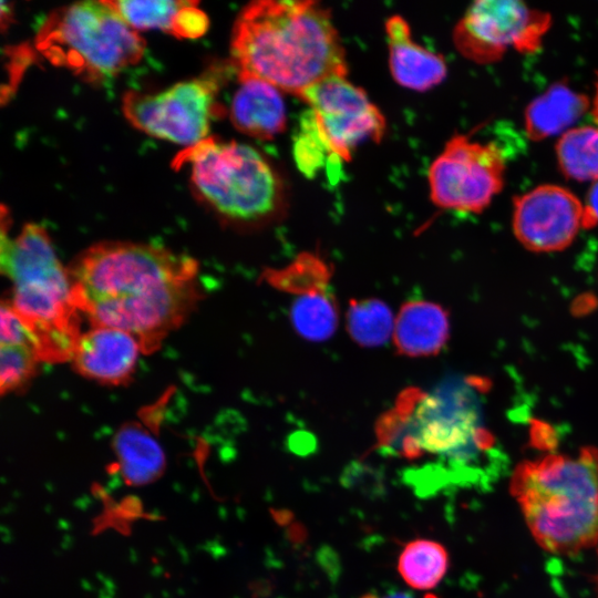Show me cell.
<instances>
[{"label":"cell","instance_id":"obj_28","mask_svg":"<svg viewBox=\"0 0 598 598\" xmlns=\"http://www.w3.org/2000/svg\"><path fill=\"white\" fill-rule=\"evenodd\" d=\"M598 225V181L594 182L584 202V228L590 229Z\"/></svg>","mask_w":598,"mask_h":598},{"label":"cell","instance_id":"obj_30","mask_svg":"<svg viewBox=\"0 0 598 598\" xmlns=\"http://www.w3.org/2000/svg\"><path fill=\"white\" fill-rule=\"evenodd\" d=\"M362 598H412L409 594L406 592H392V594H388L385 596H382V597H379L377 595H371V594H368V595H364Z\"/></svg>","mask_w":598,"mask_h":598},{"label":"cell","instance_id":"obj_9","mask_svg":"<svg viewBox=\"0 0 598 598\" xmlns=\"http://www.w3.org/2000/svg\"><path fill=\"white\" fill-rule=\"evenodd\" d=\"M551 25L550 13L518 0H477L453 30L456 50L478 64L494 63L512 50L534 53Z\"/></svg>","mask_w":598,"mask_h":598},{"label":"cell","instance_id":"obj_6","mask_svg":"<svg viewBox=\"0 0 598 598\" xmlns=\"http://www.w3.org/2000/svg\"><path fill=\"white\" fill-rule=\"evenodd\" d=\"M35 47L52 64L101 81L136 64L145 42L109 1H83L52 11Z\"/></svg>","mask_w":598,"mask_h":598},{"label":"cell","instance_id":"obj_27","mask_svg":"<svg viewBox=\"0 0 598 598\" xmlns=\"http://www.w3.org/2000/svg\"><path fill=\"white\" fill-rule=\"evenodd\" d=\"M1 334L0 346H29L33 347L31 337L23 322L14 311L11 302L1 303ZM35 351V350H34Z\"/></svg>","mask_w":598,"mask_h":598},{"label":"cell","instance_id":"obj_31","mask_svg":"<svg viewBox=\"0 0 598 598\" xmlns=\"http://www.w3.org/2000/svg\"><path fill=\"white\" fill-rule=\"evenodd\" d=\"M424 598H436V597L433 595H426Z\"/></svg>","mask_w":598,"mask_h":598},{"label":"cell","instance_id":"obj_25","mask_svg":"<svg viewBox=\"0 0 598 598\" xmlns=\"http://www.w3.org/2000/svg\"><path fill=\"white\" fill-rule=\"evenodd\" d=\"M39 360L29 346H0V389L9 392L23 384L34 372Z\"/></svg>","mask_w":598,"mask_h":598},{"label":"cell","instance_id":"obj_7","mask_svg":"<svg viewBox=\"0 0 598 598\" xmlns=\"http://www.w3.org/2000/svg\"><path fill=\"white\" fill-rule=\"evenodd\" d=\"M188 164L197 192L218 213L237 221L260 223L276 217L283 188L270 164L254 147L207 137L186 147L175 159Z\"/></svg>","mask_w":598,"mask_h":598},{"label":"cell","instance_id":"obj_29","mask_svg":"<svg viewBox=\"0 0 598 598\" xmlns=\"http://www.w3.org/2000/svg\"><path fill=\"white\" fill-rule=\"evenodd\" d=\"M591 113L596 122V126H598V72H597V78L595 82V94H594V99L591 103Z\"/></svg>","mask_w":598,"mask_h":598},{"label":"cell","instance_id":"obj_2","mask_svg":"<svg viewBox=\"0 0 598 598\" xmlns=\"http://www.w3.org/2000/svg\"><path fill=\"white\" fill-rule=\"evenodd\" d=\"M230 53L238 76L260 79L298 97L348 72L329 10L311 0L248 3L234 23Z\"/></svg>","mask_w":598,"mask_h":598},{"label":"cell","instance_id":"obj_26","mask_svg":"<svg viewBox=\"0 0 598 598\" xmlns=\"http://www.w3.org/2000/svg\"><path fill=\"white\" fill-rule=\"evenodd\" d=\"M324 154L332 158L317 133L310 112L302 120L299 136L295 144L296 161L303 173L313 175L322 166Z\"/></svg>","mask_w":598,"mask_h":598},{"label":"cell","instance_id":"obj_1","mask_svg":"<svg viewBox=\"0 0 598 598\" xmlns=\"http://www.w3.org/2000/svg\"><path fill=\"white\" fill-rule=\"evenodd\" d=\"M196 270L194 259L164 248L105 241L82 252L70 278L94 327L131 333L150 351L194 306Z\"/></svg>","mask_w":598,"mask_h":598},{"label":"cell","instance_id":"obj_24","mask_svg":"<svg viewBox=\"0 0 598 598\" xmlns=\"http://www.w3.org/2000/svg\"><path fill=\"white\" fill-rule=\"evenodd\" d=\"M346 318L347 330L359 346L379 347L393 336L395 319L389 306L379 299L351 300Z\"/></svg>","mask_w":598,"mask_h":598},{"label":"cell","instance_id":"obj_16","mask_svg":"<svg viewBox=\"0 0 598 598\" xmlns=\"http://www.w3.org/2000/svg\"><path fill=\"white\" fill-rule=\"evenodd\" d=\"M135 31L159 30L182 39H196L208 29V18L195 1H109Z\"/></svg>","mask_w":598,"mask_h":598},{"label":"cell","instance_id":"obj_19","mask_svg":"<svg viewBox=\"0 0 598 598\" xmlns=\"http://www.w3.org/2000/svg\"><path fill=\"white\" fill-rule=\"evenodd\" d=\"M558 167L568 179L598 181V126H574L555 146Z\"/></svg>","mask_w":598,"mask_h":598},{"label":"cell","instance_id":"obj_20","mask_svg":"<svg viewBox=\"0 0 598 598\" xmlns=\"http://www.w3.org/2000/svg\"><path fill=\"white\" fill-rule=\"evenodd\" d=\"M448 568L446 549L437 542H410L399 557L398 569L404 581L420 590L434 588Z\"/></svg>","mask_w":598,"mask_h":598},{"label":"cell","instance_id":"obj_11","mask_svg":"<svg viewBox=\"0 0 598 598\" xmlns=\"http://www.w3.org/2000/svg\"><path fill=\"white\" fill-rule=\"evenodd\" d=\"M310 106L317 133L330 156L349 162L363 142H380L385 118L361 87L347 75L327 78L300 97Z\"/></svg>","mask_w":598,"mask_h":598},{"label":"cell","instance_id":"obj_8","mask_svg":"<svg viewBox=\"0 0 598 598\" xmlns=\"http://www.w3.org/2000/svg\"><path fill=\"white\" fill-rule=\"evenodd\" d=\"M505 173L506 158L496 143L455 134L429 167L430 197L441 208L478 214L503 189Z\"/></svg>","mask_w":598,"mask_h":598},{"label":"cell","instance_id":"obj_12","mask_svg":"<svg viewBox=\"0 0 598 598\" xmlns=\"http://www.w3.org/2000/svg\"><path fill=\"white\" fill-rule=\"evenodd\" d=\"M513 231L528 250L567 248L584 228V203L568 188L543 184L513 198Z\"/></svg>","mask_w":598,"mask_h":598},{"label":"cell","instance_id":"obj_13","mask_svg":"<svg viewBox=\"0 0 598 598\" xmlns=\"http://www.w3.org/2000/svg\"><path fill=\"white\" fill-rule=\"evenodd\" d=\"M140 348V341L131 333L93 327L80 336L72 360L76 370L86 378L118 383L133 372Z\"/></svg>","mask_w":598,"mask_h":598},{"label":"cell","instance_id":"obj_14","mask_svg":"<svg viewBox=\"0 0 598 598\" xmlns=\"http://www.w3.org/2000/svg\"><path fill=\"white\" fill-rule=\"evenodd\" d=\"M385 34L390 72L401 86L426 91L446 78L447 65L444 56L414 42L404 18L398 14L388 18Z\"/></svg>","mask_w":598,"mask_h":598},{"label":"cell","instance_id":"obj_3","mask_svg":"<svg viewBox=\"0 0 598 598\" xmlns=\"http://www.w3.org/2000/svg\"><path fill=\"white\" fill-rule=\"evenodd\" d=\"M480 379L444 384L432 393L416 388L402 391L394 405L375 424L378 447L390 455L439 463L408 475L419 488L471 478L468 470L487 454L495 441L485 429L476 398Z\"/></svg>","mask_w":598,"mask_h":598},{"label":"cell","instance_id":"obj_21","mask_svg":"<svg viewBox=\"0 0 598 598\" xmlns=\"http://www.w3.org/2000/svg\"><path fill=\"white\" fill-rule=\"evenodd\" d=\"M122 471L131 483L144 484L159 474L163 453L157 443L136 426L123 429L115 440Z\"/></svg>","mask_w":598,"mask_h":598},{"label":"cell","instance_id":"obj_18","mask_svg":"<svg viewBox=\"0 0 598 598\" xmlns=\"http://www.w3.org/2000/svg\"><path fill=\"white\" fill-rule=\"evenodd\" d=\"M587 95L571 87L567 81H557L534 97L524 111L527 137L539 142L561 135L573 128L589 110Z\"/></svg>","mask_w":598,"mask_h":598},{"label":"cell","instance_id":"obj_22","mask_svg":"<svg viewBox=\"0 0 598 598\" xmlns=\"http://www.w3.org/2000/svg\"><path fill=\"white\" fill-rule=\"evenodd\" d=\"M331 267L318 255L301 252L282 268L267 269L265 280L275 289L302 296L328 290Z\"/></svg>","mask_w":598,"mask_h":598},{"label":"cell","instance_id":"obj_15","mask_svg":"<svg viewBox=\"0 0 598 598\" xmlns=\"http://www.w3.org/2000/svg\"><path fill=\"white\" fill-rule=\"evenodd\" d=\"M239 85L230 103V121L241 133L272 140L287 123L286 105L274 85L252 76H238Z\"/></svg>","mask_w":598,"mask_h":598},{"label":"cell","instance_id":"obj_10","mask_svg":"<svg viewBox=\"0 0 598 598\" xmlns=\"http://www.w3.org/2000/svg\"><path fill=\"white\" fill-rule=\"evenodd\" d=\"M217 84L212 78L178 82L158 93L127 92L123 112L137 130L157 138L193 146L208 136Z\"/></svg>","mask_w":598,"mask_h":598},{"label":"cell","instance_id":"obj_4","mask_svg":"<svg viewBox=\"0 0 598 598\" xmlns=\"http://www.w3.org/2000/svg\"><path fill=\"white\" fill-rule=\"evenodd\" d=\"M509 489L545 550L573 555L598 545V448L523 461Z\"/></svg>","mask_w":598,"mask_h":598},{"label":"cell","instance_id":"obj_23","mask_svg":"<svg viewBox=\"0 0 598 598\" xmlns=\"http://www.w3.org/2000/svg\"><path fill=\"white\" fill-rule=\"evenodd\" d=\"M290 319L300 337L313 342L324 341L338 327L337 300L328 290L299 296L291 306Z\"/></svg>","mask_w":598,"mask_h":598},{"label":"cell","instance_id":"obj_5","mask_svg":"<svg viewBox=\"0 0 598 598\" xmlns=\"http://www.w3.org/2000/svg\"><path fill=\"white\" fill-rule=\"evenodd\" d=\"M1 271L13 283L10 301L27 328L39 360L72 359L80 338L70 275L41 226L27 224L14 238L1 236Z\"/></svg>","mask_w":598,"mask_h":598},{"label":"cell","instance_id":"obj_17","mask_svg":"<svg viewBox=\"0 0 598 598\" xmlns=\"http://www.w3.org/2000/svg\"><path fill=\"white\" fill-rule=\"evenodd\" d=\"M392 337L400 354L411 358L437 354L450 337L448 313L432 301L405 302L395 319Z\"/></svg>","mask_w":598,"mask_h":598}]
</instances>
